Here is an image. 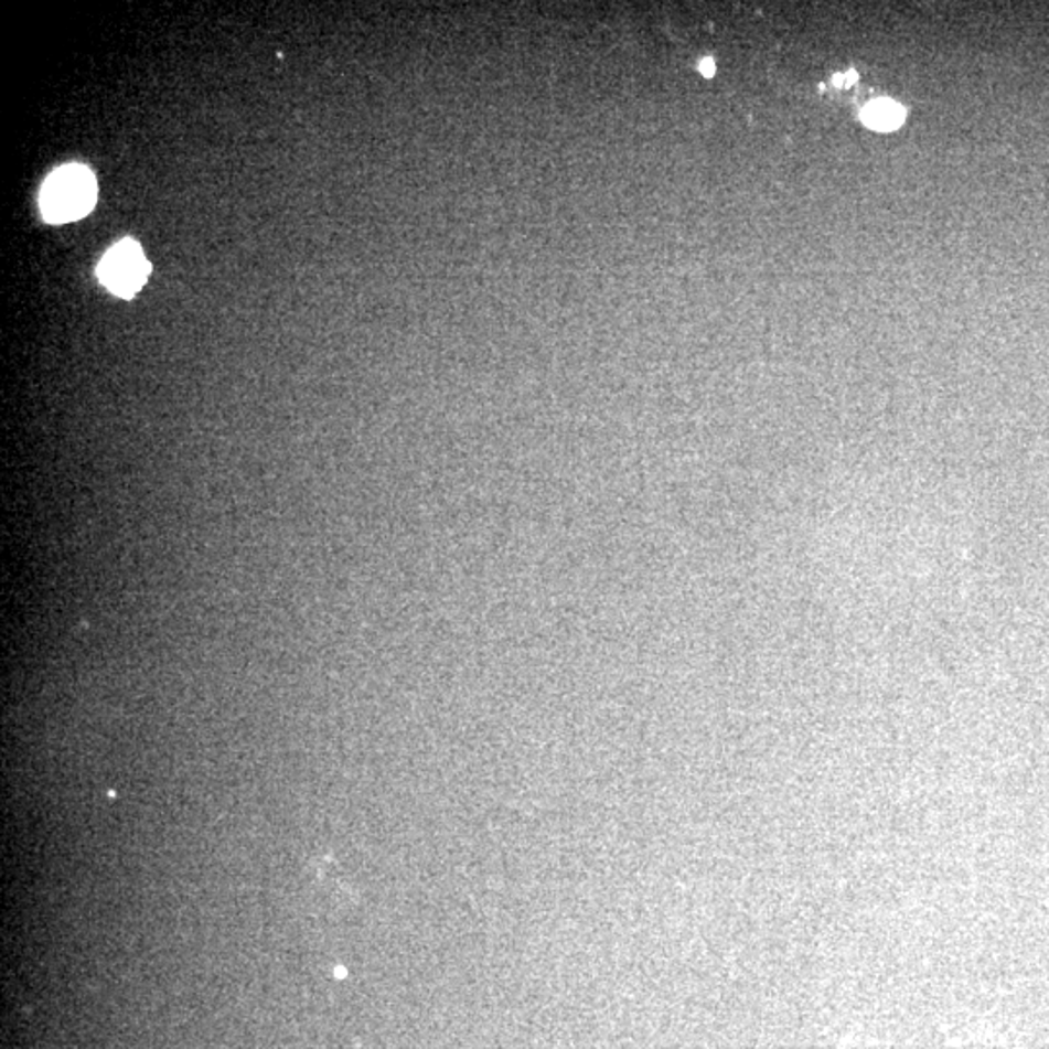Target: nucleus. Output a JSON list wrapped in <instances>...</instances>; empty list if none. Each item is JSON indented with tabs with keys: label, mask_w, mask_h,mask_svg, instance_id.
<instances>
[{
	"label": "nucleus",
	"mask_w": 1049,
	"mask_h": 1049,
	"mask_svg": "<svg viewBox=\"0 0 1049 1049\" xmlns=\"http://www.w3.org/2000/svg\"><path fill=\"white\" fill-rule=\"evenodd\" d=\"M98 199L96 178L88 168L71 163L53 171L43 183L40 195L41 214L51 224L81 221L94 208Z\"/></svg>",
	"instance_id": "obj_1"
},
{
	"label": "nucleus",
	"mask_w": 1049,
	"mask_h": 1049,
	"mask_svg": "<svg viewBox=\"0 0 1049 1049\" xmlns=\"http://www.w3.org/2000/svg\"><path fill=\"white\" fill-rule=\"evenodd\" d=\"M148 272H150V263L140 249V245L132 239H125L121 244L111 247L98 267L99 280L104 282L107 290H111L121 298H132L139 292L147 282Z\"/></svg>",
	"instance_id": "obj_2"
},
{
	"label": "nucleus",
	"mask_w": 1049,
	"mask_h": 1049,
	"mask_svg": "<svg viewBox=\"0 0 1049 1049\" xmlns=\"http://www.w3.org/2000/svg\"><path fill=\"white\" fill-rule=\"evenodd\" d=\"M903 115L906 114H903L902 107L895 104V101L879 99L863 111V121H865V125H869L870 129L895 130L902 125Z\"/></svg>",
	"instance_id": "obj_3"
},
{
	"label": "nucleus",
	"mask_w": 1049,
	"mask_h": 1049,
	"mask_svg": "<svg viewBox=\"0 0 1049 1049\" xmlns=\"http://www.w3.org/2000/svg\"><path fill=\"white\" fill-rule=\"evenodd\" d=\"M699 71H702L704 76H714V74H716V65H714L711 58H704L702 65H699Z\"/></svg>",
	"instance_id": "obj_4"
},
{
	"label": "nucleus",
	"mask_w": 1049,
	"mask_h": 1049,
	"mask_svg": "<svg viewBox=\"0 0 1049 1049\" xmlns=\"http://www.w3.org/2000/svg\"><path fill=\"white\" fill-rule=\"evenodd\" d=\"M855 78H857V76H855V73H849L847 74V76H836L834 81H836V84H838V82L839 84H844V82H852V81H855Z\"/></svg>",
	"instance_id": "obj_5"
}]
</instances>
